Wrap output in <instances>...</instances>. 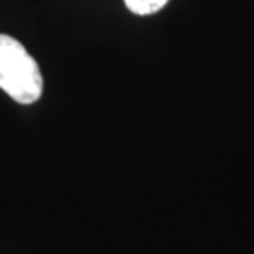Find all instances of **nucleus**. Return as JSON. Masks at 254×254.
<instances>
[{
  "instance_id": "obj_1",
  "label": "nucleus",
  "mask_w": 254,
  "mask_h": 254,
  "mask_svg": "<svg viewBox=\"0 0 254 254\" xmlns=\"http://www.w3.org/2000/svg\"><path fill=\"white\" fill-rule=\"evenodd\" d=\"M0 89L20 104L42 98L43 76L40 66L17 38L0 33Z\"/></svg>"
},
{
  "instance_id": "obj_2",
  "label": "nucleus",
  "mask_w": 254,
  "mask_h": 254,
  "mask_svg": "<svg viewBox=\"0 0 254 254\" xmlns=\"http://www.w3.org/2000/svg\"><path fill=\"white\" fill-rule=\"evenodd\" d=\"M169 2L170 0H124V5L130 13L139 15V17H147V15L160 12Z\"/></svg>"
}]
</instances>
